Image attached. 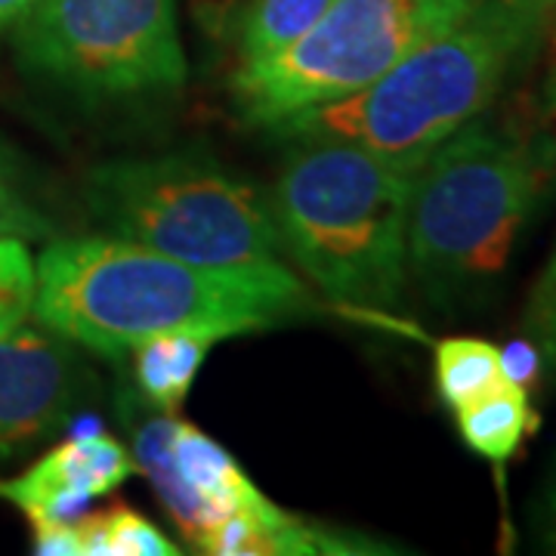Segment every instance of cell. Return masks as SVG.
I'll use <instances>...</instances> for the list:
<instances>
[{
	"instance_id": "6da1fadb",
	"label": "cell",
	"mask_w": 556,
	"mask_h": 556,
	"mask_svg": "<svg viewBox=\"0 0 556 556\" xmlns=\"http://www.w3.org/2000/svg\"><path fill=\"white\" fill-rule=\"evenodd\" d=\"M309 309L313 298L288 266L211 269L109 232L50 239L35 260L31 316L102 356L177 331L236 338Z\"/></svg>"
},
{
	"instance_id": "7a4b0ae2",
	"label": "cell",
	"mask_w": 556,
	"mask_h": 556,
	"mask_svg": "<svg viewBox=\"0 0 556 556\" xmlns=\"http://www.w3.org/2000/svg\"><path fill=\"white\" fill-rule=\"evenodd\" d=\"M547 0H477L383 78L273 127L291 139H343L420 167L439 142L482 118L535 56Z\"/></svg>"
},
{
	"instance_id": "3957f363",
	"label": "cell",
	"mask_w": 556,
	"mask_h": 556,
	"mask_svg": "<svg viewBox=\"0 0 556 556\" xmlns=\"http://www.w3.org/2000/svg\"><path fill=\"white\" fill-rule=\"evenodd\" d=\"M556 170V146L477 118L412 177L408 278L433 306L482 298L507 269Z\"/></svg>"
},
{
	"instance_id": "277c9868",
	"label": "cell",
	"mask_w": 556,
	"mask_h": 556,
	"mask_svg": "<svg viewBox=\"0 0 556 556\" xmlns=\"http://www.w3.org/2000/svg\"><path fill=\"white\" fill-rule=\"evenodd\" d=\"M415 167L343 139H298L269 192L281 251L325 298L393 309L408 285Z\"/></svg>"
},
{
	"instance_id": "5b68a950",
	"label": "cell",
	"mask_w": 556,
	"mask_h": 556,
	"mask_svg": "<svg viewBox=\"0 0 556 556\" xmlns=\"http://www.w3.org/2000/svg\"><path fill=\"white\" fill-rule=\"evenodd\" d=\"M84 204L102 232L211 269H281L269 195L207 152H155L100 161Z\"/></svg>"
},
{
	"instance_id": "8992f818",
	"label": "cell",
	"mask_w": 556,
	"mask_h": 556,
	"mask_svg": "<svg viewBox=\"0 0 556 556\" xmlns=\"http://www.w3.org/2000/svg\"><path fill=\"white\" fill-rule=\"evenodd\" d=\"M477 0H334L321 20L276 56L241 62L236 112L278 127L298 112L338 102L383 78L417 43L460 20Z\"/></svg>"
},
{
	"instance_id": "52a82bcc",
	"label": "cell",
	"mask_w": 556,
	"mask_h": 556,
	"mask_svg": "<svg viewBox=\"0 0 556 556\" xmlns=\"http://www.w3.org/2000/svg\"><path fill=\"white\" fill-rule=\"evenodd\" d=\"M28 78L84 102L149 100L186 84L177 0H38L13 28Z\"/></svg>"
},
{
	"instance_id": "ba28073f",
	"label": "cell",
	"mask_w": 556,
	"mask_h": 556,
	"mask_svg": "<svg viewBox=\"0 0 556 556\" xmlns=\"http://www.w3.org/2000/svg\"><path fill=\"white\" fill-rule=\"evenodd\" d=\"M134 460L182 538L195 547L219 519L263 497L223 445L195 424L164 412L134 427Z\"/></svg>"
},
{
	"instance_id": "9c48e42d",
	"label": "cell",
	"mask_w": 556,
	"mask_h": 556,
	"mask_svg": "<svg viewBox=\"0 0 556 556\" xmlns=\"http://www.w3.org/2000/svg\"><path fill=\"white\" fill-rule=\"evenodd\" d=\"M97 390L75 343L22 321L0 338V460L20 457L72 424Z\"/></svg>"
},
{
	"instance_id": "30bf717a",
	"label": "cell",
	"mask_w": 556,
	"mask_h": 556,
	"mask_svg": "<svg viewBox=\"0 0 556 556\" xmlns=\"http://www.w3.org/2000/svg\"><path fill=\"white\" fill-rule=\"evenodd\" d=\"M130 473H137V460L118 439L102 430H78L22 477L0 479V497L16 504L31 526L75 522L90 501L112 495Z\"/></svg>"
},
{
	"instance_id": "8fae6325",
	"label": "cell",
	"mask_w": 556,
	"mask_h": 556,
	"mask_svg": "<svg viewBox=\"0 0 556 556\" xmlns=\"http://www.w3.org/2000/svg\"><path fill=\"white\" fill-rule=\"evenodd\" d=\"M201 554L214 556H288V554H375V541L340 535L309 519L281 510L269 497L223 517L201 538Z\"/></svg>"
},
{
	"instance_id": "7c38bea8",
	"label": "cell",
	"mask_w": 556,
	"mask_h": 556,
	"mask_svg": "<svg viewBox=\"0 0 556 556\" xmlns=\"http://www.w3.org/2000/svg\"><path fill=\"white\" fill-rule=\"evenodd\" d=\"M217 340L195 331H177L139 343L134 353V393L164 415H174L186 402L201 365Z\"/></svg>"
},
{
	"instance_id": "4fadbf2b",
	"label": "cell",
	"mask_w": 556,
	"mask_h": 556,
	"mask_svg": "<svg viewBox=\"0 0 556 556\" xmlns=\"http://www.w3.org/2000/svg\"><path fill=\"white\" fill-rule=\"evenodd\" d=\"M455 417L464 442L492 464L510 460L522 437L535 427L529 390L510 378L495 383L482 396L457 405Z\"/></svg>"
},
{
	"instance_id": "5bb4252c",
	"label": "cell",
	"mask_w": 556,
	"mask_h": 556,
	"mask_svg": "<svg viewBox=\"0 0 556 556\" xmlns=\"http://www.w3.org/2000/svg\"><path fill=\"white\" fill-rule=\"evenodd\" d=\"M331 7L334 0H251L239 25V60L276 56L303 38Z\"/></svg>"
},
{
	"instance_id": "9a60e30c",
	"label": "cell",
	"mask_w": 556,
	"mask_h": 556,
	"mask_svg": "<svg viewBox=\"0 0 556 556\" xmlns=\"http://www.w3.org/2000/svg\"><path fill=\"white\" fill-rule=\"evenodd\" d=\"M0 236L20 241H50L56 219L47 207L38 177L13 146L0 139Z\"/></svg>"
},
{
	"instance_id": "2e32d148",
	"label": "cell",
	"mask_w": 556,
	"mask_h": 556,
	"mask_svg": "<svg viewBox=\"0 0 556 556\" xmlns=\"http://www.w3.org/2000/svg\"><path fill=\"white\" fill-rule=\"evenodd\" d=\"M80 556H177L179 547L130 507L75 519Z\"/></svg>"
},
{
	"instance_id": "e0dca14e",
	"label": "cell",
	"mask_w": 556,
	"mask_h": 556,
	"mask_svg": "<svg viewBox=\"0 0 556 556\" xmlns=\"http://www.w3.org/2000/svg\"><path fill=\"white\" fill-rule=\"evenodd\" d=\"M504 378L495 343L479 338H445L437 343V387L448 408L482 396Z\"/></svg>"
},
{
	"instance_id": "ac0fdd59",
	"label": "cell",
	"mask_w": 556,
	"mask_h": 556,
	"mask_svg": "<svg viewBox=\"0 0 556 556\" xmlns=\"http://www.w3.org/2000/svg\"><path fill=\"white\" fill-rule=\"evenodd\" d=\"M35 303V257L28 241L0 236V338L31 316Z\"/></svg>"
},
{
	"instance_id": "d6986e66",
	"label": "cell",
	"mask_w": 556,
	"mask_h": 556,
	"mask_svg": "<svg viewBox=\"0 0 556 556\" xmlns=\"http://www.w3.org/2000/svg\"><path fill=\"white\" fill-rule=\"evenodd\" d=\"M522 338L535 343L541 375L556 383V244L529 291V303L522 313Z\"/></svg>"
},
{
	"instance_id": "ffe728a7",
	"label": "cell",
	"mask_w": 556,
	"mask_h": 556,
	"mask_svg": "<svg viewBox=\"0 0 556 556\" xmlns=\"http://www.w3.org/2000/svg\"><path fill=\"white\" fill-rule=\"evenodd\" d=\"M35 554L80 556L75 522H35Z\"/></svg>"
},
{
	"instance_id": "44dd1931",
	"label": "cell",
	"mask_w": 556,
	"mask_h": 556,
	"mask_svg": "<svg viewBox=\"0 0 556 556\" xmlns=\"http://www.w3.org/2000/svg\"><path fill=\"white\" fill-rule=\"evenodd\" d=\"M501 362H504V375L522 383V387L541 371V356H538L535 343L526 338L510 343L507 350H501Z\"/></svg>"
},
{
	"instance_id": "7402d4cb",
	"label": "cell",
	"mask_w": 556,
	"mask_h": 556,
	"mask_svg": "<svg viewBox=\"0 0 556 556\" xmlns=\"http://www.w3.org/2000/svg\"><path fill=\"white\" fill-rule=\"evenodd\" d=\"M35 3H38V0H0V35L13 31L16 22H20Z\"/></svg>"
},
{
	"instance_id": "603a6c76",
	"label": "cell",
	"mask_w": 556,
	"mask_h": 556,
	"mask_svg": "<svg viewBox=\"0 0 556 556\" xmlns=\"http://www.w3.org/2000/svg\"><path fill=\"white\" fill-rule=\"evenodd\" d=\"M199 3L201 20L207 22L211 28H217L219 22L226 20V13L239 3V0H195Z\"/></svg>"
},
{
	"instance_id": "cb8c5ba5",
	"label": "cell",
	"mask_w": 556,
	"mask_h": 556,
	"mask_svg": "<svg viewBox=\"0 0 556 556\" xmlns=\"http://www.w3.org/2000/svg\"><path fill=\"white\" fill-rule=\"evenodd\" d=\"M544 100H547V112H551L556 121V56H554V68H551V78H547V97H544Z\"/></svg>"
},
{
	"instance_id": "d4e9b609",
	"label": "cell",
	"mask_w": 556,
	"mask_h": 556,
	"mask_svg": "<svg viewBox=\"0 0 556 556\" xmlns=\"http://www.w3.org/2000/svg\"><path fill=\"white\" fill-rule=\"evenodd\" d=\"M551 507H554V514H556V482H554V492H551Z\"/></svg>"
}]
</instances>
